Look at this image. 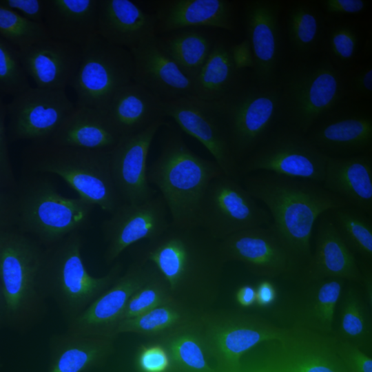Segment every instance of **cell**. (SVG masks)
<instances>
[{"mask_svg": "<svg viewBox=\"0 0 372 372\" xmlns=\"http://www.w3.org/2000/svg\"><path fill=\"white\" fill-rule=\"evenodd\" d=\"M130 50L99 35L81 48V58L71 82L77 107L103 112L115 94L133 81Z\"/></svg>", "mask_w": 372, "mask_h": 372, "instance_id": "9c48e42d", "label": "cell"}, {"mask_svg": "<svg viewBox=\"0 0 372 372\" xmlns=\"http://www.w3.org/2000/svg\"><path fill=\"white\" fill-rule=\"evenodd\" d=\"M306 135L328 158H348L372 152V117L369 113L335 114L318 121Z\"/></svg>", "mask_w": 372, "mask_h": 372, "instance_id": "ffe728a7", "label": "cell"}, {"mask_svg": "<svg viewBox=\"0 0 372 372\" xmlns=\"http://www.w3.org/2000/svg\"><path fill=\"white\" fill-rule=\"evenodd\" d=\"M36 163L38 171L62 178L85 202L111 214L121 203L110 169L109 149L50 145Z\"/></svg>", "mask_w": 372, "mask_h": 372, "instance_id": "ba28073f", "label": "cell"}, {"mask_svg": "<svg viewBox=\"0 0 372 372\" xmlns=\"http://www.w3.org/2000/svg\"><path fill=\"white\" fill-rule=\"evenodd\" d=\"M258 201L240 180L221 174L205 189L197 225L221 240L245 229L271 224L270 213Z\"/></svg>", "mask_w": 372, "mask_h": 372, "instance_id": "8fae6325", "label": "cell"}, {"mask_svg": "<svg viewBox=\"0 0 372 372\" xmlns=\"http://www.w3.org/2000/svg\"><path fill=\"white\" fill-rule=\"evenodd\" d=\"M65 90L29 87L6 104L12 139L45 141L75 109Z\"/></svg>", "mask_w": 372, "mask_h": 372, "instance_id": "7c38bea8", "label": "cell"}, {"mask_svg": "<svg viewBox=\"0 0 372 372\" xmlns=\"http://www.w3.org/2000/svg\"><path fill=\"white\" fill-rule=\"evenodd\" d=\"M137 364L142 372H165L169 366V355L160 344L143 346L137 356Z\"/></svg>", "mask_w": 372, "mask_h": 372, "instance_id": "ee69618b", "label": "cell"}, {"mask_svg": "<svg viewBox=\"0 0 372 372\" xmlns=\"http://www.w3.org/2000/svg\"><path fill=\"white\" fill-rule=\"evenodd\" d=\"M309 285L295 308L292 324L323 335H332L338 300L347 281L326 278L306 281Z\"/></svg>", "mask_w": 372, "mask_h": 372, "instance_id": "f546056e", "label": "cell"}, {"mask_svg": "<svg viewBox=\"0 0 372 372\" xmlns=\"http://www.w3.org/2000/svg\"><path fill=\"white\" fill-rule=\"evenodd\" d=\"M224 260L243 263L260 278L292 277L289 256L272 223L245 229L220 240Z\"/></svg>", "mask_w": 372, "mask_h": 372, "instance_id": "5bb4252c", "label": "cell"}, {"mask_svg": "<svg viewBox=\"0 0 372 372\" xmlns=\"http://www.w3.org/2000/svg\"><path fill=\"white\" fill-rule=\"evenodd\" d=\"M143 274L140 267H132L82 313L68 322L67 332L106 338L114 335L130 298L143 284Z\"/></svg>", "mask_w": 372, "mask_h": 372, "instance_id": "7402d4cb", "label": "cell"}, {"mask_svg": "<svg viewBox=\"0 0 372 372\" xmlns=\"http://www.w3.org/2000/svg\"><path fill=\"white\" fill-rule=\"evenodd\" d=\"M163 302V295L158 287L141 286L130 298L121 320L141 315L162 305Z\"/></svg>", "mask_w": 372, "mask_h": 372, "instance_id": "b9f144b4", "label": "cell"}, {"mask_svg": "<svg viewBox=\"0 0 372 372\" xmlns=\"http://www.w3.org/2000/svg\"><path fill=\"white\" fill-rule=\"evenodd\" d=\"M329 211L322 213L315 223L311 258L300 276L305 281L337 278L360 283L362 273L358 260L333 225Z\"/></svg>", "mask_w": 372, "mask_h": 372, "instance_id": "d6986e66", "label": "cell"}, {"mask_svg": "<svg viewBox=\"0 0 372 372\" xmlns=\"http://www.w3.org/2000/svg\"><path fill=\"white\" fill-rule=\"evenodd\" d=\"M232 43L216 39L214 45L193 81L192 96L203 101L220 99L235 87L246 75L234 60Z\"/></svg>", "mask_w": 372, "mask_h": 372, "instance_id": "1f68e13d", "label": "cell"}, {"mask_svg": "<svg viewBox=\"0 0 372 372\" xmlns=\"http://www.w3.org/2000/svg\"><path fill=\"white\" fill-rule=\"evenodd\" d=\"M204 101L221 126L238 166L282 121L276 81L261 83L251 74L220 99Z\"/></svg>", "mask_w": 372, "mask_h": 372, "instance_id": "3957f363", "label": "cell"}, {"mask_svg": "<svg viewBox=\"0 0 372 372\" xmlns=\"http://www.w3.org/2000/svg\"><path fill=\"white\" fill-rule=\"evenodd\" d=\"M179 319L180 315L176 310L162 304L138 316L121 320L114 335L123 332L156 333L170 328Z\"/></svg>", "mask_w": 372, "mask_h": 372, "instance_id": "f35d334b", "label": "cell"}, {"mask_svg": "<svg viewBox=\"0 0 372 372\" xmlns=\"http://www.w3.org/2000/svg\"><path fill=\"white\" fill-rule=\"evenodd\" d=\"M163 107L165 116L207 149L224 174L240 180L239 166L225 133L204 101L185 96L163 101Z\"/></svg>", "mask_w": 372, "mask_h": 372, "instance_id": "ac0fdd59", "label": "cell"}, {"mask_svg": "<svg viewBox=\"0 0 372 372\" xmlns=\"http://www.w3.org/2000/svg\"><path fill=\"white\" fill-rule=\"evenodd\" d=\"M6 116V104L0 96V186L10 187L14 185V178L8 152L5 124Z\"/></svg>", "mask_w": 372, "mask_h": 372, "instance_id": "f6af8a7d", "label": "cell"}, {"mask_svg": "<svg viewBox=\"0 0 372 372\" xmlns=\"http://www.w3.org/2000/svg\"><path fill=\"white\" fill-rule=\"evenodd\" d=\"M329 213L333 225L358 262L372 265V217L349 205Z\"/></svg>", "mask_w": 372, "mask_h": 372, "instance_id": "e575fe53", "label": "cell"}, {"mask_svg": "<svg viewBox=\"0 0 372 372\" xmlns=\"http://www.w3.org/2000/svg\"><path fill=\"white\" fill-rule=\"evenodd\" d=\"M320 4L329 14L349 15L363 12L368 2L364 0H324Z\"/></svg>", "mask_w": 372, "mask_h": 372, "instance_id": "7dc6e473", "label": "cell"}, {"mask_svg": "<svg viewBox=\"0 0 372 372\" xmlns=\"http://www.w3.org/2000/svg\"><path fill=\"white\" fill-rule=\"evenodd\" d=\"M8 306L3 290L0 282V327L8 324Z\"/></svg>", "mask_w": 372, "mask_h": 372, "instance_id": "db71d44e", "label": "cell"}, {"mask_svg": "<svg viewBox=\"0 0 372 372\" xmlns=\"http://www.w3.org/2000/svg\"><path fill=\"white\" fill-rule=\"evenodd\" d=\"M240 182L267 207L272 225L290 259L293 276H300L311 258V238L318 218L348 205L322 184L267 171L247 174Z\"/></svg>", "mask_w": 372, "mask_h": 372, "instance_id": "6da1fadb", "label": "cell"}, {"mask_svg": "<svg viewBox=\"0 0 372 372\" xmlns=\"http://www.w3.org/2000/svg\"><path fill=\"white\" fill-rule=\"evenodd\" d=\"M287 36L292 49L302 56H308L323 39L320 15L310 2L294 4L287 14Z\"/></svg>", "mask_w": 372, "mask_h": 372, "instance_id": "d590c367", "label": "cell"}, {"mask_svg": "<svg viewBox=\"0 0 372 372\" xmlns=\"http://www.w3.org/2000/svg\"><path fill=\"white\" fill-rule=\"evenodd\" d=\"M332 336L333 347L351 372H372V358L356 346Z\"/></svg>", "mask_w": 372, "mask_h": 372, "instance_id": "7bdbcfd3", "label": "cell"}, {"mask_svg": "<svg viewBox=\"0 0 372 372\" xmlns=\"http://www.w3.org/2000/svg\"><path fill=\"white\" fill-rule=\"evenodd\" d=\"M0 3L32 22L43 24L47 0H0Z\"/></svg>", "mask_w": 372, "mask_h": 372, "instance_id": "bcb514c9", "label": "cell"}, {"mask_svg": "<svg viewBox=\"0 0 372 372\" xmlns=\"http://www.w3.org/2000/svg\"><path fill=\"white\" fill-rule=\"evenodd\" d=\"M232 54L234 62L240 70L245 71L253 68L251 50L246 39L239 43L232 45Z\"/></svg>", "mask_w": 372, "mask_h": 372, "instance_id": "816d5d0a", "label": "cell"}, {"mask_svg": "<svg viewBox=\"0 0 372 372\" xmlns=\"http://www.w3.org/2000/svg\"><path fill=\"white\" fill-rule=\"evenodd\" d=\"M0 37L19 51L50 38L43 24L32 22L1 3Z\"/></svg>", "mask_w": 372, "mask_h": 372, "instance_id": "8d00e7d4", "label": "cell"}, {"mask_svg": "<svg viewBox=\"0 0 372 372\" xmlns=\"http://www.w3.org/2000/svg\"><path fill=\"white\" fill-rule=\"evenodd\" d=\"M207 28H185L157 36L159 47L192 81L208 58L216 39Z\"/></svg>", "mask_w": 372, "mask_h": 372, "instance_id": "836d02e7", "label": "cell"}, {"mask_svg": "<svg viewBox=\"0 0 372 372\" xmlns=\"http://www.w3.org/2000/svg\"><path fill=\"white\" fill-rule=\"evenodd\" d=\"M282 121L306 134L318 121L336 111L348 85L329 57L307 60L279 72L276 79Z\"/></svg>", "mask_w": 372, "mask_h": 372, "instance_id": "277c9868", "label": "cell"}, {"mask_svg": "<svg viewBox=\"0 0 372 372\" xmlns=\"http://www.w3.org/2000/svg\"><path fill=\"white\" fill-rule=\"evenodd\" d=\"M120 138L103 112L76 106L48 141L55 146L98 150L112 148Z\"/></svg>", "mask_w": 372, "mask_h": 372, "instance_id": "f1b7e54d", "label": "cell"}, {"mask_svg": "<svg viewBox=\"0 0 372 372\" xmlns=\"http://www.w3.org/2000/svg\"><path fill=\"white\" fill-rule=\"evenodd\" d=\"M44 252L42 285L45 296L58 305L67 322L82 313L111 284L119 268L103 277L92 276L81 255L82 240L74 232Z\"/></svg>", "mask_w": 372, "mask_h": 372, "instance_id": "8992f818", "label": "cell"}, {"mask_svg": "<svg viewBox=\"0 0 372 372\" xmlns=\"http://www.w3.org/2000/svg\"><path fill=\"white\" fill-rule=\"evenodd\" d=\"M19 231L45 244H56L78 231L94 206L80 198L62 196L47 182L30 185L15 198Z\"/></svg>", "mask_w": 372, "mask_h": 372, "instance_id": "52a82bcc", "label": "cell"}, {"mask_svg": "<svg viewBox=\"0 0 372 372\" xmlns=\"http://www.w3.org/2000/svg\"><path fill=\"white\" fill-rule=\"evenodd\" d=\"M103 113L121 138L165 117L163 101L133 81L115 94Z\"/></svg>", "mask_w": 372, "mask_h": 372, "instance_id": "83f0119b", "label": "cell"}, {"mask_svg": "<svg viewBox=\"0 0 372 372\" xmlns=\"http://www.w3.org/2000/svg\"><path fill=\"white\" fill-rule=\"evenodd\" d=\"M29 87L19 50L0 37V94L14 96Z\"/></svg>", "mask_w": 372, "mask_h": 372, "instance_id": "74e56055", "label": "cell"}, {"mask_svg": "<svg viewBox=\"0 0 372 372\" xmlns=\"http://www.w3.org/2000/svg\"><path fill=\"white\" fill-rule=\"evenodd\" d=\"M110 349L106 338L67 331L53 335L50 341L48 372H85L100 363Z\"/></svg>", "mask_w": 372, "mask_h": 372, "instance_id": "4dcf8cb0", "label": "cell"}, {"mask_svg": "<svg viewBox=\"0 0 372 372\" xmlns=\"http://www.w3.org/2000/svg\"><path fill=\"white\" fill-rule=\"evenodd\" d=\"M169 223V212L161 195L137 204L121 203L102 225L107 242V260H114L137 242L157 237Z\"/></svg>", "mask_w": 372, "mask_h": 372, "instance_id": "9a60e30c", "label": "cell"}, {"mask_svg": "<svg viewBox=\"0 0 372 372\" xmlns=\"http://www.w3.org/2000/svg\"><path fill=\"white\" fill-rule=\"evenodd\" d=\"M256 288V304L262 308L269 307L276 298V286L271 279L262 278Z\"/></svg>", "mask_w": 372, "mask_h": 372, "instance_id": "f907efd6", "label": "cell"}, {"mask_svg": "<svg viewBox=\"0 0 372 372\" xmlns=\"http://www.w3.org/2000/svg\"><path fill=\"white\" fill-rule=\"evenodd\" d=\"M44 252L14 228L0 230V282L8 306V325L23 327L41 313Z\"/></svg>", "mask_w": 372, "mask_h": 372, "instance_id": "5b68a950", "label": "cell"}, {"mask_svg": "<svg viewBox=\"0 0 372 372\" xmlns=\"http://www.w3.org/2000/svg\"><path fill=\"white\" fill-rule=\"evenodd\" d=\"M327 160L306 134L281 121L240 163L239 174L267 171L322 184Z\"/></svg>", "mask_w": 372, "mask_h": 372, "instance_id": "30bf717a", "label": "cell"}, {"mask_svg": "<svg viewBox=\"0 0 372 372\" xmlns=\"http://www.w3.org/2000/svg\"><path fill=\"white\" fill-rule=\"evenodd\" d=\"M174 359L181 366L195 371H209V366L200 340L189 333L178 335L169 343Z\"/></svg>", "mask_w": 372, "mask_h": 372, "instance_id": "60d3db41", "label": "cell"}, {"mask_svg": "<svg viewBox=\"0 0 372 372\" xmlns=\"http://www.w3.org/2000/svg\"><path fill=\"white\" fill-rule=\"evenodd\" d=\"M22 66L36 87L65 90L80 63L81 48L51 38L19 51Z\"/></svg>", "mask_w": 372, "mask_h": 372, "instance_id": "603a6c76", "label": "cell"}, {"mask_svg": "<svg viewBox=\"0 0 372 372\" xmlns=\"http://www.w3.org/2000/svg\"><path fill=\"white\" fill-rule=\"evenodd\" d=\"M236 300L239 305L248 308L256 304V288L250 285H242L236 292Z\"/></svg>", "mask_w": 372, "mask_h": 372, "instance_id": "f5cc1de1", "label": "cell"}, {"mask_svg": "<svg viewBox=\"0 0 372 372\" xmlns=\"http://www.w3.org/2000/svg\"><path fill=\"white\" fill-rule=\"evenodd\" d=\"M97 33L108 43L131 50L156 37L154 14L130 0H99Z\"/></svg>", "mask_w": 372, "mask_h": 372, "instance_id": "d4e9b609", "label": "cell"}, {"mask_svg": "<svg viewBox=\"0 0 372 372\" xmlns=\"http://www.w3.org/2000/svg\"><path fill=\"white\" fill-rule=\"evenodd\" d=\"M156 32L185 28L236 29L234 3L229 0H164L155 3Z\"/></svg>", "mask_w": 372, "mask_h": 372, "instance_id": "cb8c5ba5", "label": "cell"}, {"mask_svg": "<svg viewBox=\"0 0 372 372\" xmlns=\"http://www.w3.org/2000/svg\"><path fill=\"white\" fill-rule=\"evenodd\" d=\"M99 0H47L43 25L52 39L82 48L96 37Z\"/></svg>", "mask_w": 372, "mask_h": 372, "instance_id": "4316f807", "label": "cell"}, {"mask_svg": "<svg viewBox=\"0 0 372 372\" xmlns=\"http://www.w3.org/2000/svg\"><path fill=\"white\" fill-rule=\"evenodd\" d=\"M287 329L260 316H223L211 324L208 342L220 361L236 370L244 354L262 343L281 340Z\"/></svg>", "mask_w": 372, "mask_h": 372, "instance_id": "e0dca14e", "label": "cell"}, {"mask_svg": "<svg viewBox=\"0 0 372 372\" xmlns=\"http://www.w3.org/2000/svg\"><path fill=\"white\" fill-rule=\"evenodd\" d=\"M130 52L133 59V81L163 101L192 96V81L159 47L157 36Z\"/></svg>", "mask_w": 372, "mask_h": 372, "instance_id": "44dd1931", "label": "cell"}, {"mask_svg": "<svg viewBox=\"0 0 372 372\" xmlns=\"http://www.w3.org/2000/svg\"><path fill=\"white\" fill-rule=\"evenodd\" d=\"M223 174L214 161L192 151L182 137L168 130L159 152L147 166V179L161 192L170 218L179 226L197 225L200 203L209 183Z\"/></svg>", "mask_w": 372, "mask_h": 372, "instance_id": "7a4b0ae2", "label": "cell"}, {"mask_svg": "<svg viewBox=\"0 0 372 372\" xmlns=\"http://www.w3.org/2000/svg\"><path fill=\"white\" fill-rule=\"evenodd\" d=\"M323 39L328 57L336 66L351 62L358 52L360 37L351 24L333 25L323 36Z\"/></svg>", "mask_w": 372, "mask_h": 372, "instance_id": "ab89813d", "label": "cell"}, {"mask_svg": "<svg viewBox=\"0 0 372 372\" xmlns=\"http://www.w3.org/2000/svg\"><path fill=\"white\" fill-rule=\"evenodd\" d=\"M322 185L372 217V152L348 158L327 157Z\"/></svg>", "mask_w": 372, "mask_h": 372, "instance_id": "484cf974", "label": "cell"}, {"mask_svg": "<svg viewBox=\"0 0 372 372\" xmlns=\"http://www.w3.org/2000/svg\"><path fill=\"white\" fill-rule=\"evenodd\" d=\"M15 198L0 192V230L13 228L16 223Z\"/></svg>", "mask_w": 372, "mask_h": 372, "instance_id": "681fc988", "label": "cell"}, {"mask_svg": "<svg viewBox=\"0 0 372 372\" xmlns=\"http://www.w3.org/2000/svg\"><path fill=\"white\" fill-rule=\"evenodd\" d=\"M345 285L338 300L333 335L369 354L372 346V309L353 283Z\"/></svg>", "mask_w": 372, "mask_h": 372, "instance_id": "d6a6232c", "label": "cell"}, {"mask_svg": "<svg viewBox=\"0 0 372 372\" xmlns=\"http://www.w3.org/2000/svg\"><path fill=\"white\" fill-rule=\"evenodd\" d=\"M282 9L280 1L251 0L244 3L246 39L254 60L251 75L261 83L276 82L280 72Z\"/></svg>", "mask_w": 372, "mask_h": 372, "instance_id": "4fadbf2b", "label": "cell"}, {"mask_svg": "<svg viewBox=\"0 0 372 372\" xmlns=\"http://www.w3.org/2000/svg\"><path fill=\"white\" fill-rule=\"evenodd\" d=\"M164 124L160 121L121 137L110 149L111 173L121 203H141L155 195L147 179V157L153 139Z\"/></svg>", "mask_w": 372, "mask_h": 372, "instance_id": "2e32d148", "label": "cell"}, {"mask_svg": "<svg viewBox=\"0 0 372 372\" xmlns=\"http://www.w3.org/2000/svg\"><path fill=\"white\" fill-rule=\"evenodd\" d=\"M353 93L360 98L371 99L372 96V67L369 63L360 67L351 80Z\"/></svg>", "mask_w": 372, "mask_h": 372, "instance_id": "c3c4849f", "label": "cell"}]
</instances>
